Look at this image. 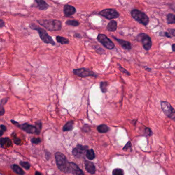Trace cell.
I'll use <instances>...</instances> for the list:
<instances>
[{
  "label": "cell",
  "instance_id": "cell-1",
  "mask_svg": "<svg viewBox=\"0 0 175 175\" xmlns=\"http://www.w3.org/2000/svg\"><path fill=\"white\" fill-rule=\"evenodd\" d=\"M11 122L14 125H15V126H17L20 129H21L22 130H23L24 131H25L29 134H40L41 129H42V122L41 121L36 122L35 126H32V125L27 124V123L22 124H20L18 122H15L14 120H11Z\"/></svg>",
  "mask_w": 175,
  "mask_h": 175
},
{
  "label": "cell",
  "instance_id": "cell-2",
  "mask_svg": "<svg viewBox=\"0 0 175 175\" xmlns=\"http://www.w3.org/2000/svg\"><path fill=\"white\" fill-rule=\"evenodd\" d=\"M38 24L50 31H58L61 30L62 22L57 19H43L38 21Z\"/></svg>",
  "mask_w": 175,
  "mask_h": 175
},
{
  "label": "cell",
  "instance_id": "cell-3",
  "mask_svg": "<svg viewBox=\"0 0 175 175\" xmlns=\"http://www.w3.org/2000/svg\"><path fill=\"white\" fill-rule=\"evenodd\" d=\"M29 27L31 29H32L33 30H36L38 32L40 39L42 40L44 43L46 44H50L53 46L56 45V43L52 40V38L51 36H49L45 29L40 27L39 26H36L34 24H30Z\"/></svg>",
  "mask_w": 175,
  "mask_h": 175
},
{
  "label": "cell",
  "instance_id": "cell-4",
  "mask_svg": "<svg viewBox=\"0 0 175 175\" xmlns=\"http://www.w3.org/2000/svg\"><path fill=\"white\" fill-rule=\"evenodd\" d=\"M56 162L59 169L64 172L69 171V164L66 159V157L61 153H56L55 154Z\"/></svg>",
  "mask_w": 175,
  "mask_h": 175
},
{
  "label": "cell",
  "instance_id": "cell-5",
  "mask_svg": "<svg viewBox=\"0 0 175 175\" xmlns=\"http://www.w3.org/2000/svg\"><path fill=\"white\" fill-rule=\"evenodd\" d=\"M132 17L139 23L147 26L149 23V18L144 12L138 9H133L131 11Z\"/></svg>",
  "mask_w": 175,
  "mask_h": 175
},
{
  "label": "cell",
  "instance_id": "cell-6",
  "mask_svg": "<svg viewBox=\"0 0 175 175\" xmlns=\"http://www.w3.org/2000/svg\"><path fill=\"white\" fill-rule=\"evenodd\" d=\"M161 108L167 117L175 122V109L169 103L165 101H161Z\"/></svg>",
  "mask_w": 175,
  "mask_h": 175
},
{
  "label": "cell",
  "instance_id": "cell-7",
  "mask_svg": "<svg viewBox=\"0 0 175 175\" xmlns=\"http://www.w3.org/2000/svg\"><path fill=\"white\" fill-rule=\"evenodd\" d=\"M137 39L141 42L143 48L146 51H149L152 46V41L151 38L148 35L144 33H141L138 35Z\"/></svg>",
  "mask_w": 175,
  "mask_h": 175
},
{
  "label": "cell",
  "instance_id": "cell-8",
  "mask_svg": "<svg viewBox=\"0 0 175 175\" xmlns=\"http://www.w3.org/2000/svg\"><path fill=\"white\" fill-rule=\"evenodd\" d=\"M73 73L74 74L77 75L78 76L82 78L90 77V76L96 77L98 76V75L96 74L92 71L85 68L74 69L73 70Z\"/></svg>",
  "mask_w": 175,
  "mask_h": 175
},
{
  "label": "cell",
  "instance_id": "cell-9",
  "mask_svg": "<svg viewBox=\"0 0 175 175\" xmlns=\"http://www.w3.org/2000/svg\"><path fill=\"white\" fill-rule=\"evenodd\" d=\"M97 39V40L107 49L111 50L115 48V44L106 35L99 34Z\"/></svg>",
  "mask_w": 175,
  "mask_h": 175
},
{
  "label": "cell",
  "instance_id": "cell-10",
  "mask_svg": "<svg viewBox=\"0 0 175 175\" xmlns=\"http://www.w3.org/2000/svg\"><path fill=\"white\" fill-rule=\"evenodd\" d=\"M99 15L108 19H116L119 17L120 14L114 9H105L99 12Z\"/></svg>",
  "mask_w": 175,
  "mask_h": 175
},
{
  "label": "cell",
  "instance_id": "cell-11",
  "mask_svg": "<svg viewBox=\"0 0 175 175\" xmlns=\"http://www.w3.org/2000/svg\"><path fill=\"white\" fill-rule=\"evenodd\" d=\"M88 147L86 146L82 145H78L77 147L73 149V153L74 155L77 157H80L83 156L85 152L88 151Z\"/></svg>",
  "mask_w": 175,
  "mask_h": 175
},
{
  "label": "cell",
  "instance_id": "cell-12",
  "mask_svg": "<svg viewBox=\"0 0 175 175\" xmlns=\"http://www.w3.org/2000/svg\"><path fill=\"white\" fill-rule=\"evenodd\" d=\"M64 15L66 17H71L74 15L76 12V9L75 7L71 5L66 4L64 5L63 9Z\"/></svg>",
  "mask_w": 175,
  "mask_h": 175
},
{
  "label": "cell",
  "instance_id": "cell-13",
  "mask_svg": "<svg viewBox=\"0 0 175 175\" xmlns=\"http://www.w3.org/2000/svg\"><path fill=\"white\" fill-rule=\"evenodd\" d=\"M113 39L115 40L121 46V47L126 50H128L130 51V50L132 48V44L131 43L128 42V41H125L123 40H121V39H118L117 38H116L114 36H113Z\"/></svg>",
  "mask_w": 175,
  "mask_h": 175
},
{
  "label": "cell",
  "instance_id": "cell-14",
  "mask_svg": "<svg viewBox=\"0 0 175 175\" xmlns=\"http://www.w3.org/2000/svg\"><path fill=\"white\" fill-rule=\"evenodd\" d=\"M69 171H71L74 175H84L82 171L78 165L73 162L69 164Z\"/></svg>",
  "mask_w": 175,
  "mask_h": 175
},
{
  "label": "cell",
  "instance_id": "cell-15",
  "mask_svg": "<svg viewBox=\"0 0 175 175\" xmlns=\"http://www.w3.org/2000/svg\"><path fill=\"white\" fill-rule=\"evenodd\" d=\"M38 9L41 10H46L48 8L49 5L44 0H36Z\"/></svg>",
  "mask_w": 175,
  "mask_h": 175
},
{
  "label": "cell",
  "instance_id": "cell-16",
  "mask_svg": "<svg viewBox=\"0 0 175 175\" xmlns=\"http://www.w3.org/2000/svg\"><path fill=\"white\" fill-rule=\"evenodd\" d=\"M85 166L86 171H88V173L93 174L95 172L96 168L92 162H90L89 161H85Z\"/></svg>",
  "mask_w": 175,
  "mask_h": 175
},
{
  "label": "cell",
  "instance_id": "cell-17",
  "mask_svg": "<svg viewBox=\"0 0 175 175\" xmlns=\"http://www.w3.org/2000/svg\"><path fill=\"white\" fill-rule=\"evenodd\" d=\"M106 28L107 30L110 32L115 31L117 29V22L114 20H112L108 24Z\"/></svg>",
  "mask_w": 175,
  "mask_h": 175
},
{
  "label": "cell",
  "instance_id": "cell-18",
  "mask_svg": "<svg viewBox=\"0 0 175 175\" xmlns=\"http://www.w3.org/2000/svg\"><path fill=\"white\" fill-rule=\"evenodd\" d=\"M1 146L2 147H10L12 146V142L9 138H1Z\"/></svg>",
  "mask_w": 175,
  "mask_h": 175
},
{
  "label": "cell",
  "instance_id": "cell-19",
  "mask_svg": "<svg viewBox=\"0 0 175 175\" xmlns=\"http://www.w3.org/2000/svg\"><path fill=\"white\" fill-rule=\"evenodd\" d=\"M74 122L73 120L67 122L63 126V131L64 132H66V131L67 132V131L73 130L74 128Z\"/></svg>",
  "mask_w": 175,
  "mask_h": 175
},
{
  "label": "cell",
  "instance_id": "cell-20",
  "mask_svg": "<svg viewBox=\"0 0 175 175\" xmlns=\"http://www.w3.org/2000/svg\"><path fill=\"white\" fill-rule=\"evenodd\" d=\"M97 130L99 132L101 133H105L108 132L109 128H108V126L106 124H102L97 127Z\"/></svg>",
  "mask_w": 175,
  "mask_h": 175
},
{
  "label": "cell",
  "instance_id": "cell-21",
  "mask_svg": "<svg viewBox=\"0 0 175 175\" xmlns=\"http://www.w3.org/2000/svg\"><path fill=\"white\" fill-rule=\"evenodd\" d=\"M56 40L58 43H60L61 44H69V39L66 38H64L63 36H56Z\"/></svg>",
  "mask_w": 175,
  "mask_h": 175
},
{
  "label": "cell",
  "instance_id": "cell-22",
  "mask_svg": "<svg viewBox=\"0 0 175 175\" xmlns=\"http://www.w3.org/2000/svg\"><path fill=\"white\" fill-rule=\"evenodd\" d=\"M167 23L168 24H175V15L173 13H169L167 17Z\"/></svg>",
  "mask_w": 175,
  "mask_h": 175
},
{
  "label": "cell",
  "instance_id": "cell-23",
  "mask_svg": "<svg viewBox=\"0 0 175 175\" xmlns=\"http://www.w3.org/2000/svg\"><path fill=\"white\" fill-rule=\"evenodd\" d=\"M12 169L15 172V173L19 175H23L24 174L23 171L19 166H18L17 165H13L12 166Z\"/></svg>",
  "mask_w": 175,
  "mask_h": 175
},
{
  "label": "cell",
  "instance_id": "cell-24",
  "mask_svg": "<svg viewBox=\"0 0 175 175\" xmlns=\"http://www.w3.org/2000/svg\"><path fill=\"white\" fill-rule=\"evenodd\" d=\"M100 89L102 93H106L107 91V86H108V83L107 81H102L101 82Z\"/></svg>",
  "mask_w": 175,
  "mask_h": 175
},
{
  "label": "cell",
  "instance_id": "cell-25",
  "mask_svg": "<svg viewBox=\"0 0 175 175\" xmlns=\"http://www.w3.org/2000/svg\"><path fill=\"white\" fill-rule=\"evenodd\" d=\"M86 157L89 159V160H93L94 157H95V155H94V151L93 149H90V150H88V151L86 153Z\"/></svg>",
  "mask_w": 175,
  "mask_h": 175
},
{
  "label": "cell",
  "instance_id": "cell-26",
  "mask_svg": "<svg viewBox=\"0 0 175 175\" xmlns=\"http://www.w3.org/2000/svg\"><path fill=\"white\" fill-rule=\"evenodd\" d=\"M66 24L69 26L77 27V26H79L80 23H79V22L76 21V20H68L66 22Z\"/></svg>",
  "mask_w": 175,
  "mask_h": 175
},
{
  "label": "cell",
  "instance_id": "cell-27",
  "mask_svg": "<svg viewBox=\"0 0 175 175\" xmlns=\"http://www.w3.org/2000/svg\"><path fill=\"white\" fill-rule=\"evenodd\" d=\"M113 175H124V172L122 169H116L113 171Z\"/></svg>",
  "mask_w": 175,
  "mask_h": 175
},
{
  "label": "cell",
  "instance_id": "cell-28",
  "mask_svg": "<svg viewBox=\"0 0 175 175\" xmlns=\"http://www.w3.org/2000/svg\"><path fill=\"white\" fill-rule=\"evenodd\" d=\"M12 136L13 137V141H14V142H15V144H17V145H19V144H21V139L19 138L15 135V134L13 133V134L12 135Z\"/></svg>",
  "mask_w": 175,
  "mask_h": 175
},
{
  "label": "cell",
  "instance_id": "cell-29",
  "mask_svg": "<svg viewBox=\"0 0 175 175\" xmlns=\"http://www.w3.org/2000/svg\"><path fill=\"white\" fill-rule=\"evenodd\" d=\"M118 66H119V69L120 71L121 72L123 73L124 74H125L127 75H128V76H130L131 74H130V73L126 69L124 68L123 67L121 66L120 65L118 64Z\"/></svg>",
  "mask_w": 175,
  "mask_h": 175
},
{
  "label": "cell",
  "instance_id": "cell-30",
  "mask_svg": "<svg viewBox=\"0 0 175 175\" xmlns=\"http://www.w3.org/2000/svg\"><path fill=\"white\" fill-rule=\"evenodd\" d=\"M20 165H21L22 167H24V169H28L30 168V165L28 163V162L21 161L20 162Z\"/></svg>",
  "mask_w": 175,
  "mask_h": 175
},
{
  "label": "cell",
  "instance_id": "cell-31",
  "mask_svg": "<svg viewBox=\"0 0 175 175\" xmlns=\"http://www.w3.org/2000/svg\"><path fill=\"white\" fill-rule=\"evenodd\" d=\"M144 131H145V133L146 134V135L148 136H151L153 134V133L152 132V130L149 128H144Z\"/></svg>",
  "mask_w": 175,
  "mask_h": 175
},
{
  "label": "cell",
  "instance_id": "cell-32",
  "mask_svg": "<svg viewBox=\"0 0 175 175\" xmlns=\"http://www.w3.org/2000/svg\"><path fill=\"white\" fill-rule=\"evenodd\" d=\"M31 141L34 144H38L41 142V140L40 138H33L31 140Z\"/></svg>",
  "mask_w": 175,
  "mask_h": 175
},
{
  "label": "cell",
  "instance_id": "cell-33",
  "mask_svg": "<svg viewBox=\"0 0 175 175\" xmlns=\"http://www.w3.org/2000/svg\"><path fill=\"white\" fill-rule=\"evenodd\" d=\"M9 98H3L2 99L1 101V103H0V106H1V108H3V106H4L6 103L8 101Z\"/></svg>",
  "mask_w": 175,
  "mask_h": 175
},
{
  "label": "cell",
  "instance_id": "cell-34",
  "mask_svg": "<svg viewBox=\"0 0 175 175\" xmlns=\"http://www.w3.org/2000/svg\"><path fill=\"white\" fill-rule=\"evenodd\" d=\"M159 35L165 36V37L168 38H172L171 34L169 32H164L163 33H162V32H160Z\"/></svg>",
  "mask_w": 175,
  "mask_h": 175
},
{
  "label": "cell",
  "instance_id": "cell-35",
  "mask_svg": "<svg viewBox=\"0 0 175 175\" xmlns=\"http://www.w3.org/2000/svg\"><path fill=\"white\" fill-rule=\"evenodd\" d=\"M7 130L6 126H5L4 125H3L1 124V131H0V133H1V136H2L4 133Z\"/></svg>",
  "mask_w": 175,
  "mask_h": 175
},
{
  "label": "cell",
  "instance_id": "cell-36",
  "mask_svg": "<svg viewBox=\"0 0 175 175\" xmlns=\"http://www.w3.org/2000/svg\"><path fill=\"white\" fill-rule=\"evenodd\" d=\"M131 147H132V143H131L130 141H128V142L126 143V145H125V147H123V150H127L128 149H130Z\"/></svg>",
  "mask_w": 175,
  "mask_h": 175
},
{
  "label": "cell",
  "instance_id": "cell-37",
  "mask_svg": "<svg viewBox=\"0 0 175 175\" xmlns=\"http://www.w3.org/2000/svg\"><path fill=\"white\" fill-rule=\"evenodd\" d=\"M97 51L98 53L100 54L105 53L104 50L101 48H99L98 49H97Z\"/></svg>",
  "mask_w": 175,
  "mask_h": 175
},
{
  "label": "cell",
  "instance_id": "cell-38",
  "mask_svg": "<svg viewBox=\"0 0 175 175\" xmlns=\"http://www.w3.org/2000/svg\"><path fill=\"white\" fill-rule=\"evenodd\" d=\"M169 32L171 33V35L175 37V29H169Z\"/></svg>",
  "mask_w": 175,
  "mask_h": 175
},
{
  "label": "cell",
  "instance_id": "cell-39",
  "mask_svg": "<svg viewBox=\"0 0 175 175\" xmlns=\"http://www.w3.org/2000/svg\"><path fill=\"white\" fill-rule=\"evenodd\" d=\"M5 111L4 108H1V110H0V116H2L3 115L5 114Z\"/></svg>",
  "mask_w": 175,
  "mask_h": 175
},
{
  "label": "cell",
  "instance_id": "cell-40",
  "mask_svg": "<svg viewBox=\"0 0 175 175\" xmlns=\"http://www.w3.org/2000/svg\"><path fill=\"white\" fill-rule=\"evenodd\" d=\"M5 26V22L3 19H0V28H2Z\"/></svg>",
  "mask_w": 175,
  "mask_h": 175
},
{
  "label": "cell",
  "instance_id": "cell-41",
  "mask_svg": "<svg viewBox=\"0 0 175 175\" xmlns=\"http://www.w3.org/2000/svg\"><path fill=\"white\" fill-rule=\"evenodd\" d=\"M75 36L76 38H81V35L79 34V33H75Z\"/></svg>",
  "mask_w": 175,
  "mask_h": 175
},
{
  "label": "cell",
  "instance_id": "cell-42",
  "mask_svg": "<svg viewBox=\"0 0 175 175\" xmlns=\"http://www.w3.org/2000/svg\"><path fill=\"white\" fill-rule=\"evenodd\" d=\"M172 49L173 52H175V44H174L172 46Z\"/></svg>",
  "mask_w": 175,
  "mask_h": 175
},
{
  "label": "cell",
  "instance_id": "cell-43",
  "mask_svg": "<svg viewBox=\"0 0 175 175\" xmlns=\"http://www.w3.org/2000/svg\"><path fill=\"white\" fill-rule=\"evenodd\" d=\"M145 70L148 71V72H150L151 71H152V69L150 68H148V67H146V68H145Z\"/></svg>",
  "mask_w": 175,
  "mask_h": 175
},
{
  "label": "cell",
  "instance_id": "cell-44",
  "mask_svg": "<svg viewBox=\"0 0 175 175\" xmlns=\"http://www.w3.org/2000/svg\"><path fill=\"white\" fill-rule=\"evenodd\" d=\"M35 175H42L40 173H39L38 172H36L35 173Z\"/></svg>",
  "mask_w": 175,
  "mask_h": 175
}]
</instances>
